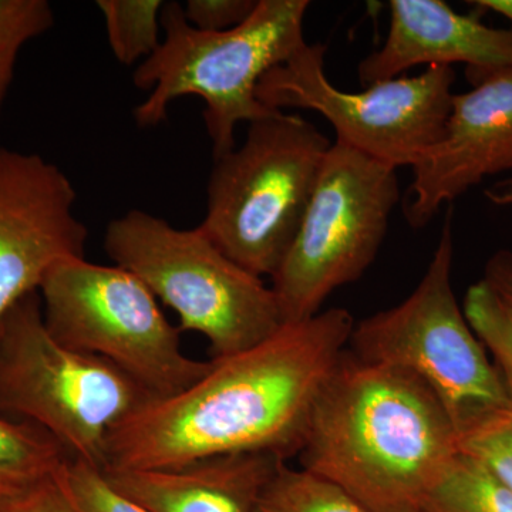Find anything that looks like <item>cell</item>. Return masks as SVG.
<instances>
[{
  "mask_svg": "<svg viewBox=\"0 0 512 512\" xmlns=\"http://www.w3.org/2000/svg\"><path fill=\"white\" fill-rule=\"evenodd\" d=\"M70 458L42 427L0 414V503L56 476Z\"/></svg>",
  "mask_w": 512,
  "mask_h": 512,
  "instance_id": "obj_15",
  "label": "cell"
},
{
  "mask_svg": "<svg viewBox=\"0 0 512 512\" xmlns=\"http://www.w3.org/2000/svg\"><path fill=\"white\" fill-rule=\"evenodd\" d=\"M470 3L476 5L478 9L491 10L497 15L504 16L512 23V0H476Z\"/></svg>",
  "mask_w": 512,
  "mask_h": 512,
  "instance_id": "obj_27",
  "label": "cell"
},
{
  "mask_svg": "<svg viewBox=\"0 0 512 512\" xmlns=\"http://www.w3.org/2000/svg\"><path fill=\"white\" fill-rule=\"evenodd\" d=\"M39 296L57 342L119 367L153 399L183 392L210 370L211 360L184 355L181 330L146 284L119 265L67 259L47 272Z\"/></svg>",
  "mask_w": 512,
  "mask_h": 512,
  "instance_id": "obj_8",
  "label": "cell"
},
{
  "mask_svg": "<svg viewBox=\"0 0 512 512\" xmlns=\"http://www.w3.org/2000/svg\"><path fill=\"white\" fill-rule=\"evenodd\" d=\"M150 399L119 367L57 342L39 292L0 320V414L42 427L74 460L103 470L111 430Z\"/></svg>",
  "mask_w": 512,
  "mask_h": 512,
  "instance_id": "obj_6",
  "label": "cell"
},
{
  "mask_svg": "<svg viewBox=\"0 0 512 512\" xmlns=\"http://www.w3.org/2000/svg\"><path fill=\"white\" fill-rule=\"evenodd\" d=\"M420 512H512V491L463 451L444 468Z\"/></svg>",
  "mask_w": 512,
  "mask_h": 512,
  "instance_id": "obj_16",
  "label": "cell"
},
{
  "mask_svg": "<svg viewBox=\"0 0 512 512\" xmlns=\"http://www.w3.org/2000/svg\"><path fill=\"white\" fill-rule=\"evenodd\" d=\"M454 94L446 131L414 165L403 200L410 227L423 228L491 175L512 171V69L498 70Z\"/></svg>",
  "mask_w": 512,
  "mask_h": 512,
  "instance_id": "obj_12",
  "label": "cell"
},
{
  "mask_svg": "<svg viewBox=\"0 0 512 512\" xmlns=\"http://www.w3.org/2000/svg\"><path fill=\"white\" fill-rule=\"evenodd\" d=\"M55 25L47 0H0V116L22 47Z\"/></svg>",
  "mask_w": 512,
  "mask_h": 512,
  "instance_id": "obj_20",
  "label": "cell"
},
{
  "mask_svg": "<svg viewBox=\"0 0 512 512\" xmlns=\"http://www.w3.org/2000/svg\"><path fill=\"white\" fill-rule=\"evenodd\" d=\"M463 312L477 338L493 355L512 403V303L481 279L467 289Z\"/></svg>",
  "mask_w": 512,
  "mask_h": 512,
  "instance_id": "obj_19",
  "label": "cell"
},
{
  "mask_svg": "<svg viewBox=\"0 0 512 512\" xmlns=\"http://www.w3.org/2000/svg\"><path fill=\"white\" fill-rule=\"evenodd\" d=\"M258 0H188L185 18L195 29L225 32L237 28L252 15Z\"/></svg>",
  "mask_w": 512,
  "mask_h": 512,
  "instance_id": "obj_23",
  "label": "cell"
},
{
  "mask_svg": "<svg viewBox=\"0 0 512 512\" xmlns=\"http://www.w3.org/2000/svg\"><path fill=\"white\" fill-rule=\"evenodd\" d=\"M106 23L111 53L124 66H133L153 56L160 37L161 0H97Z\"/></svg>",
  "mask_w": 512,
  "mask_h": 512,
  "instance_id": "obj_17",
  "label": "cell"
},
{
  "mask_svg": "<svg viewBox=\"0 0 512 512\" xmlns=\"http://www.w3.org/2000/svg\"><path fill=\"white\" fill-rule=\"evenodd\" d=\"M487 200L497 207L508 208L512 211V177L498 181L493 187L484 192Z\"/></svg>",
  "mask_w": 512,
  "mask_h": 512,
  "instance_id": "obj_26",
  "label": "cell"
},
{
  "mask_svg": "<svg viewBox=\"0 0 512 512\" xmlns=\"http://www.w3.org/2000/svg\"><path fill=\"white\" fill-rule=\"evenodd\" d=\"M389 10L386 40L357 69L365 87L417 66L466 64L470 83L512 69V28H491L441 0H390Z\"/></svg>",
  "mask_w": 512,
  "mask_h": 512,
  "instance_id": "obj_13",
  "label": "cell"
},
{
  "mask_svg": "<svg viewBox=\"0 0 512 512\" xmlns=\"http://www.w3.org/2000/svg\"><path fill=\"white\" fill-rule=\"evenodd\" d=\"M104 248L170 306L178 329L210 342L212 359L238 355L285 325L272 286L228 258L200 228L178 229L156 215L128 211L110 222Z\"/></svg>",
  "mask_w": 512,
  "mask_h": 512,
  "instance_id": "obj_5",
  "label": "cell"
},
{
  "mask_svg": "<svg viewBox=\"0 0 512 512\" xmlns=\"http://www.w3.org/2000/svg\"><path fill=\"white\" fill-rule=\"evenodd\" d=\"M308 0H258L252 15L225 32L195 29L184 6L164 2L163 42L134 72V86L150 94L134 109L137 126L156 127L167 120L168 107L185 96L205 101L204 121L212 156L235 148V128L275 111L256 97L269 70L295 55L306 40L303 22Z\"/></svg>",
  "mask_w": 512,
  "mask_h": 512,
  "instance_id": "obj_3",
  "label": "cell"
},
{
  "mask_svg": "<svg viewBox=\"0 0 512 512\" xmlns=\"http://www.w3.org/2000/svg\"><path fill=\"white\" fill-rule=\"evenodd\" d=\"M332 144L299 114L275 111L252 121L244 143L215 158L198 228L251 274L274 278Z\"/></svg>",
  "mask_w": 512,
  "mask_h": 512,
  "instance_id": "obj_4",
  "label": "cell"
},
{
  "mask_svg": "<svg viewBox=\"0 0 512 512\" xmlns=\"http://www.w3.org/2000/svg\"><path fill=\"white\" fill-rule=\"evenodd\" d=\"M325 52L306 43L262 77L258 100L271 110L316 111L335 130L336 143L396 170L413 168L440 143L453 103V67H427L348 93L329 82Z\"/></svg>",
  "mask_w": 512,
  "mask_h": 512,
  "instance_id": "obj_10",
  "label": "cell"
},
{
  "mask_svg": "<svg viewBox=\"0 0 512 512\" xmlns=\"http://www.w3.org/2000/svg\"><path fill=\"white\" fill-rule=\"evenodd\" d=\"M484 281L512 303V251L501 249L488 259Z\"/></svg>",
  "mask_w": 512,
  "mask_h": 512,
  "instance_id": "obj_25",
  "label": "cell"
},
{
  "mask_svg": "<svg viewBox=\"0 0 512 512\" xmlns=\"http://www.w3.org/2000/svg\"><path fill=\"white\" fill-rule=\"evenodd\" d=\"M453 259L448 212L429 268L412 295L356 323L348 350L363 362L419 377L446 407L460 436L512 403L503 377L458 305L451 285Z\"/></svg>",
  "mask_w": 512,
  "mask_h": 512,
  "instance_id": "obj_7",
  "label": "cell"
},
{
  "mask_svg": "<svg viewBox=\"0 0 512 512\" xmlns=\"http://www.w3.org/2000/svg\"><path fill=\"white\" fill-rule=\"evenodd\" d=\"M284 458L232 453L158 470H103L111 487L148 512H254Z\"/></svg>",
  "mask_w": 512,
  "mask_h": 512,
  "instance_id": "obj_14",
  "label": "cell"
},
{
  "mask_svg": "<svg viewBox=\"0 0 512 512\" xmlns=\"http://www.w3.org/2000/svg\"><path fill=\"white\" fill-rule=\"evenodd\" d=\"M458 448L480 461L512 491V407L464 430L458 436Z\"/></svg>",
  "mask_w": 512,
  "mask_h": 512,
  "instance_id": "obj_21",
  "label": "cell"
},
{
  "mask_svg": "<svg viewBox=\"0 0 512 512\" xmlns=\"http://www.w3.org/2000/svg\"><path fill=\"white\" fill-rule=\"evenodd\" d=\"M62 477L79 512H148L111 487L103 470L70 458Z\"/></svg>",
  "mask_w": 512,
  "mask_h": 512,
  "instance_id": "obj_22",
  "label": "cell"
},
{
  "mask_svg": "<svg viewBox=\"0 0 512 512\" xmlns=\"http://www.w3.org/2000/svg\"><path fill=\"white\" fill-rule=\"evenodd\" d=\"M458 450L456 426L426 383L346 349L320 390L298 457L303 470L369 512H420Z\"/></svg>",
  "mask_w": 512,
  "mask_h": 512,
  "instance_id": "obj_2",
  "label": "cell"
},
{
  "mask_svg": "<svg viewBox=\"0 0 512 512\" xmlns=\"http://www.w3.org/2000/svg\"><path fill=\"white\" fill-rule=\"evenodd\" d=\"M400 197L396 168L332 144L298 235L272 278L285 325L318 315L336 289L365 275Z\"/></svg>",
  "mask_w": 512,
  "mask_h": 512,
  "instance_id": "obj_9",
  "label": "cell"
},
{
  "mask_svg": "<svg viewBox=\"0 0 512 512\" xmlns=\"http://www.w3.org/2000/svg\"><path fill=\"white\" fill-rule=\"evenodd\" d=\"M77 194L56 164L0 148V320L47 272L84 258L89 231L74 215Z\"/></svg>",
  "mask_w": 512,
  "mask_h": 512,
  "instance_id": "obj_11",
  "label": "cell"
},
{
  "mask_svg": "<svg viewBox=\"0 0 512 512\" xmlns=\"http://www.w3.org/2000/svg\"><path fill=\"white\" fill-rule=\"evenodd\" d=\"M254 512H369L335 484L284 463Z\"/></svg>",
  "mask_w": 512,
  "mask_h": 512,
  "instance_id": "obj_18",
  "label": "cell"
},
{
  "mask_svg": "<svg viewBox=\"0 0 512 512\" xmlns=\"http://www.w3.org/2000/svg\"><path fill=\"white\" fill-rule=\"evenodd\" d=\"M355 325L348 309H328L245 352L212 359L183 392L147 400L111 430L103 470L174 468L252 451L298 456Z\"/></svg>",
  "mask_w": 512,
  "mask_h": 512,
  "instance_id": "obj_1",
  "label": "cell"
},
{
  "mask_svg": "<svg viewBox=\"0 0 512 512\" xmlns=\"http://www.w3.org/2000/svg\"><path fill=\"white\" fill-rule=\"evenodd\" d=\"M62 470L35 487L2 501L0 512H79L64 484Z\"/></svg>",
  "mask_w": 512,
  "mask_h": 512,
  "instance_id": "obj_24",
  "label": "cell"
}]
</instances>
